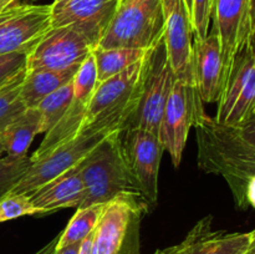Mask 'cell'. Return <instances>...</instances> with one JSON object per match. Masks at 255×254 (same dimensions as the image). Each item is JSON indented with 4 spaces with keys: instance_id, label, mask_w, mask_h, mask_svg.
<instances>
[{
    "instance_id": "obj_43",
    "label": "cell",
    "mask_w": 255,
    "mask_h": 254,
    "mask_svg": "<svg viewBox=\"0 0 255 254\" xmlns=\"http://www.w3.org/2000/svg\"><path fill=\"white\" fill-rule=\"evenodd\" d=\"M246 254H247V253H246Z\"/></svg>"
},
{
    "instance_id": "obj_41",
    "label": "cell",
    "mask_w": 255,
    "mask_h": 254,
    "mask_svg": "<svg viewBox=\"0 0 255 254\" xmlns=\"http://www.w3.org/2000/svg\"><path fill=\"white\" fill-rule=\"evenodd\" d=\"M125 1V0H120V4H121V2H124Z\"/></svg>"
},
{
    "instance_id": "obj_35",
    "label": "cell",
    "mask_w": 255,
    "mask_h": 254,
    "mask_svg": "<svg viewBox=\"0 0 255 254\" xmlns=\"http://www.w3.org/2000/svg\"><path fill=\"white\" fill-rule=\"evenodd\" d=\"M17 5L19 4H15L14 6H11V7H9V9L7 10H5V11H2V12H0V22L2 21V20H5L6 19V17H9L10 15L12 14V12L15 11V10H16V7H17Z\"/></svg>"
},
{
    "instance_id": "obj_16",
    "label": "cell",
    "mask_w": 255,
    "mask_h": 254,
    "mask_svg": "<svg viewBox=\"0 0 255 254\" xmlns=\"http://www.w3.org/2000/svg\"><path fill=\"white\" fill-rule=\"evenodd\" d=\"M249 233H228L212 229V217H204L181 243L159 249L154 254H246Z\"/></svg>"
},
{
    "instance_id": "obj_20",
    "label": "cell",
    "mask_w": 255,
    "mask_h": 254,
    "mask_svg": "<svg viewBox=\"0 0 255 254\" xmlns=\"http://www.w3.org/2000/svg\"><path fill=\"white\" fill-rule=\"evenodd\" d=\"M40 134V116L36 109H26L22 115L0 131V154L27 156L35 137Z\"/></svg>"
},
{
    "instance_id": "obj_6",
    "label": "cell",
    "mask_w": 255,
    "mask_h": 254,
    "mask_svg": "<svg viewBox=\"0 0 255 254\" xmlns=\"http://www.w3.org/2000/svg\"><path fill=\"white\" fill-rule=\"evenodd\" d=\"M176 80L162 36L149 52L138 105L125 129L141 128L158 136L162 114Z\"/></svg>"
},
{
    "instance_id": "obj_22",
    "label": "cell",
    "mask_w": 255,
    "mask_h": 254,
    "mask_svg": "<svg viewBox=\"0 0 255 254\" xmlns=\"http://www.w3.org/2000/svg\"><path fill=\"white\" fill-rule=\"evenodd\" d=\"M151 50V49H149ZM149 50L126 49V47H96L92 51L96 65L97 84L120 74L143 59Z\"/></svg>"
},
{
    "instance_id": "obj_11",
    "label": "cell",
    "mask_w": 255,
    "mask_h": 254,
    "mask_svg": "<svg viewBox=\"0 0 255 254\" xmlns=\"http://www.w3.org/2000/svg\"><path fill=\"white\" fill-rule=\"evenodd\" d=\"M214 120L226 126H238L253 115L255 107V44L236 57L223 84Z\"/></svg>"
},
{
    "instance_id": "obj_24",
    "label": "cell",
    "mask_w": 255,
    "mask_h": 254,
    "mask_svg": "<svg viewBox=\"0 0 255 254\" xmlns=\"http://www.w3.org/2000/svg\"><path fill=\"white\" fill-rule=\"evenodd\" d=\"M72 81L42 99L35 107L40 116V133H47L65 115L74 94Z\"/></svg>"
},
{
    "instance_id": "obj_26",
    "label": "cell",
    "mask_w": 255,
    "mask_h": 254,
    "mask_svg": "<svg viewBox=\"0 0 255 254\" xmlns=\"http://www.w3.org/2000/svg\"><path fill=\"white\" fill-rule=\"evenodd\" d=\"M31 164L30 157H0V198L9 193Z\"/></svg>"
},
{
    "instance_id": "obj_31",
    "label": "cell",
    "mask_w": 255,
    "mask_h": 254,
    "mask_svg": "<svg viewBox=\"0 0 255 254\" xmlns=\"http://www.w3.org/2000/svg\"><path fill=\"white\" fill-rule=\"evenodd\" d=\"M95 232V231H94ZM94 232L86 237L80 244L79 254H92V241H94Z\"/></svg>"
},
{
    "instance_id": "obj_17",
    "label": "cell",
    "mask_w": 255,
    "mask_h": 254,
    "mask_svg": "<svg viewBox=\"0 0 255 254\" xmlns=\"http://www.w3.org/2000/svg\"><path fill=\"white\" fill-rule=\"evenodd\" d=\"M193 82L203 102H217L221 95L223 60L221 45L213 30L202 40H193Z\"/></svg>"
},
{
    "instance_id": "obj_23",
    "label": "cell",
    "mask_w": 255,
    "mask_h": 254,
    "mask_svg": "<svg viewBox=\"0 0 255 254\" xmlns=\"http://www.w3.org/2000/svg\"><path fill=\"white\" fill-rule=\"evenodd\" d=\"M105 207H106V203L76 208V213L70 219L66 228L60 233L56 248L81 243L89 234L95 231L104 213Z\"/></svg>"
},
{
    "instance_id": "obj_12",
    "label": "cell",
    "mask_w": 255,
    "mask_h": 254,
    "mask_svg": "<svg viewBox=\"0 0 255 254\" xmlns=\"http://www.w3.org/2000/svg\"><path fill=\"white\" fill-rule=\"evenodd\" d=\"M122 148L134 184L149 207L158 199V174L164 147L157 134L141 128L122 131Z\"/></svg>"
},
{
    "instance_id": "obj_18",
    "label": "cell",
    "mask_w": 255,
    "mask_h": 254,
    "mask_svg": "<svg viewBox=\"0 0 255 254\" xmlns=\"http://www.w3.org/2000/svg\"><path fill=\"white\" fill-rule=\"evenodd\" d=\"M84 194V181L77 164L27 196L41 216L59 209L79 208Z\"/></svg>"
},
{
    "instance_id": "obj_29",
    "label": "cell",
    "mask_w": 255,
    "mask_h": 254,
    "mask_svg": "<svg viewBox=\"0 0 255 254\" xmlns=\"http://www.w3.org/2000/svg\"><path fill=\"white\" fill-rule=\"evenodd\" d=\"M27 52H12L0 55V86L9 81L11 77L26 69Z\"/></svg>"
},
{
    "instance_id": "obj_32",
    "label": "cell",
    "mask_w": 255,
    "mask_h": 254,
    "mask_svg": "<svg viewBox=\"0 0 255 254\" xmlns=\"http://www.w3.org/2000/svg\"><path fill=\"white\" fill-rule=\"evenodd\" d=\"M80 244L81 243L71 244V246L62 247V248H55L54 253L52 254H79Z\"/></svg>"
},
{
    "instance_id": "obj_30",
    "label": "cell",
    "mask_w": 255,
    "mask_h": 254,
    "mask_svg": "<svg viewBox=\"0 0 255 254\" xmlns=\"http://www.w3.org/2000/svg\"><path fill=\"white\" fill-rule=\"evenodd\" d=\"M246 198H247V203L251 204L253 208H255V174L251 179H249L248 183H247Z\"/></svg>"
},
{
    "instance_id": "obj_40",
    "label": "cell",
    "mask_w": 255,
    "mask_h": 254,
    "mask_svg": "<svg viewBox=\"0 0 255 254\" xmlns=\"http://www.w3.org/2000/svg\"><path fill=\"white\" fill-rule=\"evenodd\" d=\"M45 249H46V247H44V248H41V249H40V251H37L36 253H34V254H44Z\"/></svg>"
},
{
    "instance_id": "obj_39",
    "label": "cell",
    "mask_w": 255,
    "mask_h": 254,
    "mask_svg": "<svg viewBox=\"0 0 255 254\" xmlns=\"http://www.w3.org/2000/svg\"><path fill=\"white\" fill-rule=\"evenodd\" d=\"M64 1H66V0H54V2H52V4L57 5V4H61V2H64Z\"/></svg>"
},
{
    "instance_id": "obj_42",
    "label": "cell",
    "mask_w": 255,
    "mask_h": 254,
    "mask_svg": "<svg viewBox=\"0 0 255 254\" xmlns=\"http://www.w3.org/2000/svg\"><path fill=\"white\" fill-rule=\"evenodd\" d=\"M253 114H254V115H255V107H254V112H253Z\"/></svg>"
},
{
    "instance_id": "obj_28",
    "label": "cell",
    "mask_w": 255,
    "mask_h": 254,
    "mask_svg": "<svg viewBox=\"0 0 255 254\" xmlns=\"http://www.w3.org/2000/svg\"><path fill=\"white\" fill-rule=\"evenodd\" d=\"M214 0H192L191 24L193 40H202L209 32Z\"/></svg>"
},
{
    "instance_id": "obj_1",
    "label": "cell",
    "mask_w": 255,
    "mask_h": 254,
    "mask_svg": "<svg viewBox=\"0 0 255 254\" xmlns=\"http://www.w3.org/2000/svg\"><path fill=\"white\" fill-rule=\"evenodd\" d=\"M193 127L199 168L223 177L236 203L246 208L247 183L255 174V115L238 126H226L204 111Z\"/></svg>"
},
{
    "instance_id": "obj_33",
    "label": "cell",
    "mask_w": 255,
    "mask_h": 254,
    "mask_svg": "<svg viewBox=\"0 0 255 254\" xmlns=\"http://www.w3.org/2000/svg\"><path fill=\"white\" fill-rule=\"evenodd\" d=\"M17 0H0V12L5 11L9 7L14 6L15 4H17Z\"/></svg>"
},
{
    "instance_id": "obj_8",
    "label": "cell",
    "mask_w": 255,
    "mask_h": 254,
    "mask_svg": "<svg viewBox=\"0 0 255 254\" xmlns=\"http://www.w3.org/2000/svg\"><path fill=\"white\" fill-rule=\"evenodd\" d=\"M204 112L196 86L177 79L162 114L158 137L174 167L181 164L189 131Z\"/></svg>"
},
{
    "instance_id": "obj_37",
    "label": "cell",
    "mask_w": 255,
    "mask_h": 254,
    "mask_svg": "<svg viewBox=\"0 0 255 254\" xmlns=\"http://www.w3.org/2000/svg\"><path fill=\"white\" fill-rule=\"evenodd\" d=\"M184 2H186V6H187V9H188L189 16H191V14H192V0H184Z\"/></svg>"
},
{
    "instance_id": "obj_4",
    "label": "cell",
    "mask_w": 255,
    "mask_h": 254,
    "mask_svg": "<svg viewBox=\"0 0 255 254\" xmlns=\"http://www.w3.org/2000/svg\"><path fill=\"white\" fill-rule=\"evenodd\" d=\"M104 32L82 24L51 27L27 52L26 72L80 66L99 45Z\"/></svg>"
},
{
    "instance_id": "obj_7",
    "label": "cell",
    "mask_w": 255,
    "mask_h": 254,
    "mask_svg": "<svg viewBox=\"0 0 255 254\" xmlns=\"http://www.w3.org/2000/svg\"><path fill=\"white\" fill-rule=\"evenodd\" d=\"M149 204L141 194H121L107 202L94 232L92 254H122L138 233Z\"/></svg>"
},
{
    "instance_id": "obj_21",
    "label": "cell",
    "mask_w": 255,
    "mask_h": 254,
    "mask_svg": "<svg viewBox=\"0 0 255 254\" xmlns=\"http://www.w3.org/2000/svg\"><path fill=\"white\" fill-rule=\"evenodd\" d=\"M80 66L62 70H40L26 72L20 87V97L25 107L35 109L42 99L71 82Z\"/></svg>"
},
{
    "instance_id": "obj_13",
    "label": "cell",
    "mask_w": 255,
    "mask_h": 254,
    "mask_svg": "<svg viewBox=\"0 0 255 254\" xmlns=\"http://www.w3.org/2000/svg\"><path fill=\"white\" fill-rule=\"evenodd\" d=\"M72 84H74V94L66 112L62 119L55 125L54 128L45 133L40 146L30 157L31 161H36L46 156L60 144L66 143L79 134L86 117L90 99L97 84L94 55L91 54L82 62L79 71L75 75Z\"/></svg>"
},
{
    "instance_id": "obj_2",
    "label": "cell",
    "mask_w": 255,
    "mask_h": 254,
    "mask_svg": "<svg viewBox=\"0 0 255 254\" xmlns=\"http://www.w3.org/2000/svg\"><path fill=\"white\" fill-rule=\"evenodd\" d=\"M151 50L125 71L96 84L79 133L124 131L138 105Z\"/></svg>"
},
{
    "instance_id": "obj_5",
    "label": "cell",
    "mask_w": 255,
    "mask_h": 254,
    "mask_svg": "<svg viewBox=\"0 0 255 254\" xmlns=\"http://www.w3.org/2000/svg\"><path fill=\"white\" fill-rule=\"evenodd\" d=\"M163 36L159 0H125L119 5L97 47L149 50Z\"/></svg>"
},
{
    "instance_id": "obj_15",
    "label": "cell",
    "mask_w": 255,
    "mask_h": 254,
    "mask_svg": "<svg viewBox=\"0 0 255 254\" xmlns=\"http://www.w3.org/2000/svg\"><path fill=\"white\" fill-rule=\"evenodd\" d=\"M51 29V4H19L0 22V55L29 52Z\"/></svg>"
},
{
    "instance_id": "obj_19",
    "label": "cell",
    "mask_w": 255,
    "mask_h": 254,
    "mask_svg": "<svg viewBox=\"0 0 255 254\" xmlns=\"http://www.w3.org/2000/svg\"><path fill=\"white\" fill-rule=\"evenodd\" d=\"M120 5V0H66L51 4V27L82 24L105 32Z\"/></svg>"
},
{
    "instance_id": "obj_3",
    "label": "cell",
    "mask_w": 255,
    "mask_h": 254,
    "mask_svg": "<svg viewBox=\"0 0 255 254\" xmlns=\"http://www.w3.org/2000/svg\"><path fill=\"white\" fill-rule=\"evenodd\" d=\"M79 168L85 186L79 208L107 203L121 194H141L125 159L122 131L107 134L80 162Z\"/></svg>"
},
{
    "instance_id": "obj_9",
    "label": "cell",
    "mask_w": 255,
    "mask_h": 254,
    "mask_svg": "<svg viewBox=\"0 0 255 254\" xmlns=\"http://www.w3.org/2000/svg\"><path fill=\"white\" fill-rule=\"evenodd\" d=\"M252 10L253 0H214L212 30L221 45L222 86L231 74L236 57L249 45L255 44Z\"/></svg>"
},
{
    "instance_id": "obj_36",
    "label": "cell",
    "mask_w": 255,
    "mask_h": 254,
    "mask_svg": "<svg viewBox=\"0 0 255 254\" xmlns=\"http://www.w3.org/2000/svg\"><path fill=\"white\" fill-rule=\"evenodd\" d=\"M249 234H251V244H249V249L247 251V254H255V229Z\"/></svg>"
},
{
    "instance_id": "obj_25",
    "label": "cell",
    "mask_w": 255,
    "mask_h": 254,
    "mask_svg": "<svg viewBox=\"0 0 255 254\" xmlns=\"http://www.w3.org/2000/svg\"><path fill=\"white\" fill-rule=\"evenodd\" d=\"M25 75L26 69L21 70L19 74L0 86V131L16 120L20 115L24 114L26 110L20 97V87Z\"/></svg>"
},
{
    "instance_id": "obj_27",
    "label": "cell",
    "mask_w": 255,
    "mask_h": 254,
    "mask_svg": "<svg viewBox=\"0 0 255 254\" xmlns=\"http://www.w3.org/2000/svg\"><path fill=\"white\" fill-rule=\"evenodd\" d=\"M40 216L27 194L7 193L0 198V223L25 216Z\"/></svg>"
},
{
    "instance_id": "obj_38",
    "label": "cell",
    "mask_w": 255,
    "mask_h": 254,
    "mask_svg": "<svg viewBox=\"0 0 255 254\" xmlns=\"http://www.w3.org/2000/svg\"><path fill=\"white\" fill-rule=\"evenodd\" d=\"M252 12H253V29H254V41H255V0H253V10H252Z\"/></svg>"
},
{
    "instance_id": "obj_10",
    "label": "cell",
    "mask_w": 255,
    "mask_h": 254,
    "mask_svg": "<svg viewBox=\"0 0 255 254\" xmlns=\"http://www.w3.org/2000/svg\"><path fill=\"white\" fill-rule=\"evenodd\" d=\"M111 132H81L46 156L31 161L27 171L9 193H32L47 182L77 166Z\"/></svg>"
},
{
    "instance_id": "obj_34",
    "label": "cell",
    "mask_w": 255,
    "mask_h": 254,
    "mask_svg": "<svg viewBox=\"0 0 255 254\" xmlns=\"http://www.w3.org/2000/svg\"><path fill=\"white\" fill-rule=\"evenodd\" d=\"M57 241H59V236H57L56 238H54V239H52V241L50 242L49 244H46V246H45V247H46V249H45L44 254H52V253H54L55 248H56Z\"/></svg>"
},
{
    "instance_id": "obj_14",
    "label": "cell",
    "mask_w": 255,
    "mask_h": 254,
    "mask_svg": "<svg viewBox=\"0 0 255 254\" xmlns=\"http://www.w3.org/2000/svg\"><path fill=\"white\" fill-rule=\"evenodd\" d=\"M163 16V39L172 70L178 80L193 84V31L184 0H159Z\"/></svg>"
}]
</instances>
